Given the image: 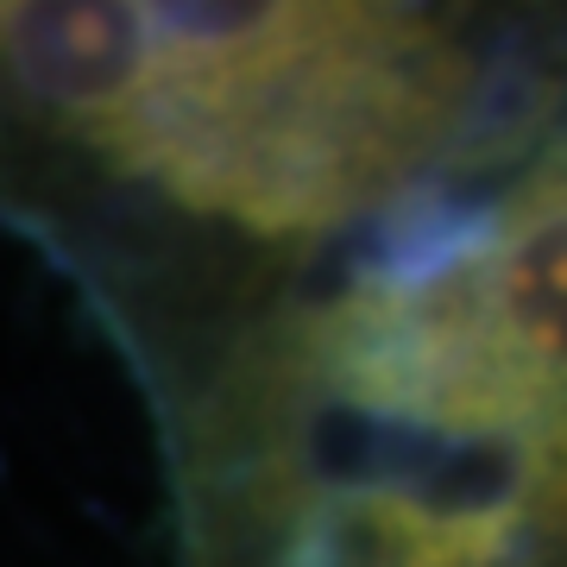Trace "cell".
<instances>
[{
  "instance_id": "cell-1",
  "label": "cell",
  "mask_w": 567,
  "mask_h": 567,
  "mask_svg": "<svg viewBox=\"0 0 567 567\" xmlns=\"http://www.w3.org/2000/svg\"><path fill=\"white\" fill-rule=\"evenodd\" d=\"M461 58L391 13L0 7V114L246 234L365 203L454 121Z\"/></svg>"
}]
</instances>
